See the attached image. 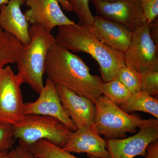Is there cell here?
Returning a JSON list of instances; mask_svg holds the SVG:
<instances>
[{
  "instance_id": "19",
  "label": "cell",
  "mask_w": 158,
  "mask_h": 158,
  "mask_svg": "<svg viewBox=\"0 0 158 158\" xmlns=\"http://www.w3.org/2000/svg\"><path fill=\"white\" fill-rule=\"evenodd\" d=\"M122 83L132 94L141 90V75L130 65L119 69L115 78Z\"/></svg>"
},
{
  "instance_id": "28",
  "label": "cell",
  "mask_w": 158,
  "mask_h": 158,
  "mask_svg": "<svg viewBox=\"0 0 158 158\" xmlns=\"http://www.w3.org/2000/svg\"><path fill=\"white\" fill-rule=\"evenodd\" d=\"M0 158H13L9 154V151L0 153Z\"/></svg>"
},
{
  "instance_id": "22",
  "label": "cell",
  "mask_w": 158,
  "mask_h": 158,
  "mask_svg": "<svg viewBox=\"0 0 158 158\" xmlns=\"http://www.w3.org/2000/svg\"><path fill=\"white\" fill-rule=\"evenodd\" d=\"M154 97L158 94V71L141 75V90Z\"/></svg>"
},
{
  "instance_id": "16",
  "label": "cell",
  "mask_w": 158,
  "mask_h": 158,
  "mask_svg": "<svg viewBox=\"0 0 158 158\" xmlns=\"http://www.w3.org/2000/svg\"><path fill=\"white\" fill-rule=\"evenodd\" d=\"M119 107L127 113L141 111L149 113L158 119L157 99L142 91L132 94L131 97Z\"/></svg>"
},
{
  "instance_id": "17",
  "label": "cell",
  "mask_w": 158,
  "mask_h": 158,
  "mask_svg": "<svg viewBox=\"0 0 158 158\" xmlns=\"http://www.w3.org/2000/svg\"><path fill=\"white\" fill-rule=\"evenodd\" d=\"M27 148L37 158H78L44 139L35 142Z\"/></svg>"
},
{
  "instance_id": "30",
  "label": "cell",
  "mask_w": 158,
  "mask_h": 158,
  "mask_svg": "<svg viewBox=\"0 0 158 158\" xmlns=\"http://www.w3.org/2000/svg\"><path fill=\"white\" fill-rule=\"evenodd\" d=\"M9 1V0H0V6L3 5V4H7Z\"/></svg>"
},
{
  "instance_id": "5",
  "label": "cell",
  "mask_w": 158,
  "mask_h": 158,
  "mask_svg": "<svg viewBox=\"0 0 158 158\" xmlns=\"http://www.w3.org/2000/svg\"><path fill=\"white\" fill-rule=\"evenodd\" d=\"M94 104L96 113L91 128L107 140L126 138L127 133L136 132L147 120L126 113L104 95Z\"/></svg>"
},
{
  "instance_id": "13",
  "label": "cell",
  "mask_w": 158,
  "mask_h": 158,
  "mask_svg": "<svg viewBox=\"0 0 158 158\" xmlns=\"http://www.w3.org/2000/svg\"><path fill=\"white\" fill-rule=\"evenodd\" d=\"M62 148L69 153H85L89 158H112L106 141L92 128L86 126L73 131Z\"/></svg>"
},
{
  "instance_id": "9",
  "label": "cell",
  "mask_w": 158,
  "mask_h": 158,
  "mask_svg": "<svg viewBox=\"0 0 158 158\" xmlns=\"http://www.w3.org/2000/svg\"><path fill=\"white\" fill-rule=\"evenodd\" d=\"M90 1L94 6L96 15L118 23L131 32L147 24L138 1Z\"/></svg>"
},
{
  "instance_id": "1",
  "label": "cell",
  "mask_w": 158,
  "mask_h": 158,
  "mask_svg": "<svg viewBox=\"0 0 158 158\" xmlns=\"http://www.w3.org/2000/svg\"><path fill=\"white\" fill-rule=\"evenodd\" d=\"M48 78L94 102L102 95L103 81L94 75L81 58L57 44L49 52L45 64Z\"/></svg>"
},
{
  "instance_id": "26",
  "label": "cell",
  "mask_w": 158,
  "mask_h": 158,
  "mask_svg": "<svg viewBox=\"0 0 158 158\" xmlns=\"http://www.w3.org/2000/svg\"><path fill=\"white\" fill-rule=\"evenodd\" d=\"M146 158H158V141L156 140L148 145Z\"/></svg>"
},
{
  "instance_id": "3",
  "label": "cell",
  "mask_w": 158,
  "mask_h": 158,
  "mask_svg": "<svg viewBox=\"0 0 158 158\" xmlns=\"http://www.w3.org/2000/svg\"><path fill=\"white\" fill-rule=\"evenodd\" d=\"M29 32L31 41L27 45H23L21 55L16 62L17 74L23 83L28 84L39 94L44 87L47 57L56 41L51 32L39 25H32Z\"/></svg>"
},
{
  "instance_id": "25",
  "label": "cell",
  "mask_w": 158,
  "mask_h": 158,
  "mask_svg": "<svg viewBox=\"0 0 158 158\" xmlns=\"http://www.w3.org/2000/svg\"><path fill=\"white\" fill-rule=\"evenodd\" d=\"M13 158H37L27 148L19 144L9 152Z\"/></svg>"
},
{
  "instance_id": "12",
  "label": "cell",
  "mask_w": 158,
  "mask_h": 158,
  "mask_svg": "<svg viewBox=\"0 0 158 158\" xmlns=\"http://www.w3.org/2000/svg\"><path fill=\"white\" fill-rule=\"evenodd\" d=\"M56 85L63 109L77 128L85 126L91 127L96 113L94 102L66 87Z\"/></svg>"
},
{
  "instance_id": "14",
  "label": "cell",
  "mask_w": 158,
  "mask_h": 158,
  "mask_svg": "<svg viewBox=\"0 0 158 158\" xmlns=\"http://www.w3.org/2000/svg\"><path fill=\"white\" fill-rule=\"evenodd\" d=\"M93 24L89 28L103 43L124 54L129 48L133 32L124 26L95 15Z\"/></svg>"
},
{
  "instance_id": "2",
  "label": "cell",
  "mask_w": 158,
  "mask_h": 158,
  "mask_svg": "<svg viewBox=\"0 0 158 158\" xmlns=\"http://www.w3.org/2000/svg\"><path fill=\"white\" fill-rule=\"evenodd\" d=\"M56 44L73 53L89 54L98 63L103 81L114 79L120 68L126 65L125 54L103 43L89 27L75 24L59 27Z\"/></svg>"
},
{
  "instance_id": "20",
  "label": "cell",
  "mask_w": 158,
  "mask_h": 158,
  "mask_svg": "<svg viewBox=\"0 0 158 158\" xmlns=\"http://www.w3.org/2000/svg\"><path fill=\"white\" fill-rule=\"evenodd\" d=\"M19 53L13 41L0 31V69L9 63L17 62Z\"/></svg>"
},
{
  "instance_id": "6",
  "label": "cell",
  "mask_w": 158,
  "mask_h": 158,
  "mask_svg": "<svg viewBox=\"0 0 158 158\" xmlns=\"http://www.w3.org/2000/svg\"><path fill=\"white\" fill-rule=\"evenodd\" d=\"M23 83L9 65L0 69V123L14 125L24 116Z\"/></svg>"
},
{
  "instance_id": "7",
  "label": "cell",
  "mask_w": 158,
  "mask_h": 158,
  "mask_svg": "<svg viewBox=\"0 0 158 158\" xmlns=\"http://www.w3.org/2000/svg\"><path fill=\"white\" fill-rule=\"evenodd\" d=\"M125 57L126 64L141 75L158 71L157 46L152 37L150 25H144L133 32Z\"/></svg>"
},
{
  "instance_id": "8",
  "label": "cell",
  "mask_w": 158,
  "mask_h": 158,
  "mask_svg": "<svg viewBox=\"0 0 158 158\" xmlns=\"http://www.w3.org/2000/svg\"><path fill=\"white\" fill-rule=\"evenodd\" d=\"M138 133L123 139L107 140L106 147L112 158H134L146 155L148 145L158 140V119H148Z\"/></svg>"
},
{
  "instance_id": "24",
  "label": "cell",
  "mask_w": 158,
  "mask_h": 158,
  "mask_svg": "<svg viewBox=\"0 0 158 158\" xmlns=\"http://www.w3.org/2000/svg\"><path fill=\"white\" fill-rule=\"evenodd\" d=\"M140 6L147 21L150 25L158 15V0H140Z\"/></svg>"
},
{
  "instance_id": "29",
  "label": "cell",
  "mask_w": 158,
  "mask_h": 158,
  "mask_svg": "<svg viewBox=\"0 0 158 158\" xmlns=\"http://www.w3.org/2000/svg\"><path fill=\"white\" fill-rule=\"evenodd\" d=\"M102 1H105V2H114L118 1H138V2H139L140 0H102Z\"/></svg>"
},
{
  "instance_id": "4",
  "label": "cell",
  "mask_w": 158,
  "mask_h": 158,
  "mask_svg": "<svg viewBox=\"0 0 158 158\" xmlns=\"http://www.w3.org/2000/svg\"><path fill=\"white\" fill-rule=\"evenodd\" d=\"M13 126L15 139L26 148L42 139L62 148L73 132L59 119L37 114L25 115Z\"/></svg>"
},
{
  "instance_id": "27",
  "label": "cell",
  "mask_w": 158,
  "mask_h": 158,
  "mask_svg": "<svg viewBox=\"0 0 158 158\" xmlns=\"http://www.w3.org/2000/svg\"><path fill=\"white\" fill-rule=\"evenodd\" d=\"M62 9L65 11L74 12L73 8L67 0H57Z\"/></svg>"
},
{
  "instance_id": "21",
  "label": "cell",
  "mask_w": 158,
  "mask_h": 158,
  "mask_svg": "<svg viewBox=\"0 0 158 158\" xmlns=\"http://www.w3.org/2000/svg\"><path fill=\"white\" fill-rule=\"evenodd\" d=\"M73 8L79 20V24L90 27L93 24L94 17L89 6L90 0H67Z\"/></svg>"
},
{
  "instance_id": "23",
  "label": "cell",
  "mask_w": 158,
  "mask_h": 158,
  "mask_svg": "<svg viewBox=\"0 0 158 158\" xmlns=\"http://www.w3.org/2000/svg\"><path fill=\"white\" fill-rule=\"evenodd\" d=\"M15 140L13 126L0 123V153L8 151Z\"/></svg>"
},
{
  "instance_id": "11",
  "label": "cell",
  "mask_w": 158,
  "mask_h": 158,
  "mask_svg": "<svg viewBox=\"0 0 158 158\" xmlns=\"http://www.w3.org/2000/svg\"><path fill=\"white\" fill-rule=\"evenodd\" d=\"M25 3L29 9L24 15L29 23L39 25L51 33L56 27L76 24L64 14L57 0H26Z\"/></svg>"
},
{
  "instance_id": "18",
  "label": "cell",
  "mask_w": 158,
  "mask_h": 158,
  "mask_svg": "<svg viewBox=\"0 0 158 158\" xmlns=\"http://www.w3.org/2000/svg\"><path fill=\"white\" fill-rule=\"evenodd\" d=\"M101 90L102 94L118 106L126 102L132 95L124 85L116 79L104 82Z\"/></svg>"
},
{
  "instance_id": "10",
  "label": "cell",
  "mask_w": 158,
  "mask_h": 158,
  "mask_svg": "<svg viewBox=\"0 0 158 158\" xmlns=\"http://www.w3.org/2000/svg\"><path fill=\"white\" fill-rule=\"evenodd\" d=\"M39 97L34 102L25 103L24 114L51 116L59 119L73 131L77 130L62 107L56 85L47 78Z\"/></svg>"
},
{
  "instance_id": "15",
  "label": "cell",
  "mask_w": 158,
  "mask_h": 158,
  "mask_svg": "<svg viewBox=\"0 0 158 158\" xmlns=\"http://www.w3.org/2000/svg\"><path fill=\"white\" fill-rule=\"evenodd\" d=\"M26 0H9L8 3L0 6V28L14 36L23 45L31 41L29 23L21 6Z\"/></svg>"
}]
</instances>
